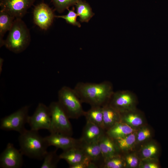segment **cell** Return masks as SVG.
<instances>
[{"label": "cell", "instance_id": "d4e9b609", "mask_svg": "<svg viewBox=\"0 0 168 168\" xmlns=\"http://www.w3.org/2000/svg\"><path fill=\"white\" fill-rule=\"evenodd\" d=\"M119 154L104 161L101 168H121L125 165L124 160Z\"/></svg>", "mask_w": 168, "mask_h": 168}, {"label": "cell", "instance_id": "4316f807", "mask_svg": "<svg viewBox=\"0 0 168 168\" xmlns=\"http://www.w3.org/2000/svg\"><path fill=\"white\" fill-rule=\"evenodd\" d=\"M68 13L66 15L55 16V17L61 18L65 20L68 24L77 26L78 27L81 26L80 23L77 20L78 16L77 13L75 11V8L73 7L71 10L68 9Z\"/></svg>", "mask_w": 168, "mask_h": 168}, {"label": "cell", "instance_id": "f546056e", "mask_svg": "<svg viewBox=\"0 0 168 168\" xmlns=\"http://www.w3.org/2000/svg\"><path fill=\"white\" fill-rule=\"evenodd\" d=\"M126 164L132 168H135L138 165V158L133 155H128L125 158Z\"/></svg>", "mask_w": 168, "mask_h": 168}, {"label": "cell", "instance_id": "83f0119b", "mask_svg": "<svg viewBox=\"0 0 168 168\" xmlns=\"http://www.w3.org/2000/svg\"><path fill=\"white\" fill-rule=\"evenodd\" d=\"M157 151V148L155 145L150 144L143 148L142 152V155L146 158H150L156 154Z\"/></svg>", "mask_w": 168, "mask_h": 168}, {"label": "cell", "instance_id": "ffe728a7", "mask_svg": "<svg viewBox=\"0 0 168 168\" xmlns=\"http://www.w3.org/2000/svg\"><path fill=\"white\" fill-rule=\"evenodd\" d=\"M84 116L86 121L94 124L105 130L103 123L102 107L91 106L89 110L85 111Z\"/></svg>", "mask_w": 168, "mask_h": 168}, {"label": "cell", "instance_id": "7a4b0ae2", "mask_svg": "<svg viewBox=\"0 0 168 168\" xmlns=\"http://www.w3.org/2000/svg\"><path fill=\"white\" fill-rule=\"evenodd\" d=\"M38 131L26 129L20 133L18 138L20 150L23 155L30 158L42 160L49 146L45 138L40 136Z\"/></svg>", "mask_w": 168, "mask_h": 168}, {"label": "cell", "instance_id": "9c48e42d", "mask_svg": "<svg viewBox=\"0 0 168 168\" xmlns=\"http://www.w3.org/2000/svg\"><path fill=\"white\" fill-rule=\"evenodd\" d=\"M23 154L16 148L13 144L8 143L0 156V167L19 168L23 164Z\"/></svg>", "mask_w": 168, "mask_h": 168}, {"label": "cell", "instance_id": "277c9868", "mask_svg": "<svg viewBox=\"0 0 168 168\" xmlns=\"http://www.w3.org/2000/svg\"><path fill=\"white\" fill-rule=\"evenodd\" d=\"M58 102L69 119H77L84 115L82 102L74 89L62 87L58 91Z\"/></svg>", "mask_w": 168, "mask_h": 168}, {"label": "cell", "instance_id": "7402d4cb", "mask_svg": "<svg viewBox=\"0 0 168 168\" xmlns=\"http://www.w3.org/2000/svg\"><path fill=\"white\" fill-rule=\"evenodd\" d=\"M121 121L130 125L133 128L141 126L143 121L142 117L136 111V109L120 113Z\"/></svg>", "mask_w": 168, "mask_h": 168}, {"label": "cell", "instance_id": "603a6c76", "mask_svg": "<svg viewBox=\"0 0 168 168\" xmlns=\"http://www.w3.org/2000/svg\"><path fill=\"white\" fill-rule=\"evenodd\" d=\"M119 152H125L131 148L135 142L136 137L133 133L125 136L114 139Z\"/></svg>", "mask_w": 168, "mask_h": 168}, {"label": "cell", "instance_id": "7c38bea8", "mask_svg": "<svg viewBox=\"0 0 168 168\" xmlns=\"http://www.w3.org/2000/svg\"><path fill=\"white\" fill-rule=\"evenodd\" d=\"M49 146H54L57 149L60 148L63 151L77 147L80 142V139H76L71 136L58 133H50L44 137Z\"/></svg>", "mask_w": 168, "mask_h": 168}, {"label": "cell", "instance_id": "484cf974", "mask_svg": "<svg viewBox=\"0 0 168 168\" xmlns=\"http://www.w3.org/2000/svg\"><path fill=\"white\" fill-rule=\"evenodd\" d=\"M81 0H52L55 9L62 13L71 6L75 5Z\"/></svg>", "mask_w": 168, "mask_h": 168}, {"label": "cell", "instance_id": "4dcf8cb0", "mask_svg": "<svg viewBox=\"0 0 168 168\" xmlns=\"http://www.w3.org/2000/svg\"><path fill=\"white\" fill-rule=\"evenodd\" d=\"M159 167L158 165L154 163H149L144 165L142 168H158Z\"/></svg>", "mask_w": 168, "mask_h": 168}, {"label": "cell", "instance_id": "8992f818", "mask_svg": "<svg viewBox=\"0 0 168 168\" xmlns=\"http://www.w3.org/2000/svg\"><path fill=\"white\" fill-rule=\"evenodd\" d=\"M29 106L26 105L1 119L0 128L6 131H15L20 133L26 129L28 123Z\"/></svg>", "mask_w": 168, "mask_h": 168}, {"label": "cell", "instance_id": "44dd1931", "mask_svg": "<svg viewBox=\"0 0 168 168\" xmlns=\"http://www.w3.org/2000/svg\"><path fill=\"white\" fill-rule=\"evenodd\" d=\"M77 13L81 22H89L94 13L89 4L85 1L81 0L75 5Z\"/></svg>", "mask_w": 168, "mask_h": 168}, {"label": "cell", "instance_id": "3957f363", "mask_svg": "<svg viewBox=\"0 0 168 168\" xmlns=\"http://www.w3.org/2000/svg\"><path fill=\"white\" fill-rule=\"evenodd\" d=\"M7 37L4 40V45L10 51L15 53L24 51L29 46L30 36L28 29L21 18H16Z\"/></svg>", "mask_w": 168, "mask_h": 168}, {"label": "cell", "instance_id": "8fae6325", "mask_svg": "<svg viewBox=\"0 0 168 168\" xmlns=\"http://www.w3.org/2000/svg\"><path fill=\"white\" fill-rule=\"evenodd\" d=\"M55 16L51 8L44 3L36 5L33 11L34 23L43 30H46L51 26Z\"/></svg>", "mask_w": 168, "mask_h": 168}, {"label": "cell", "instance_id": "ba28073f", "mask_svg": "<svg viewBox=\"0 0 168 168\" xmlns=\"http://www.w3.org/2000/svg\"><path fill=\"white\" fill-rule=\"evenodd\" d=\"M51 117L49 106L40 103L38 105L34 113L29 116L28 123L31 129L38 131L42 129L49 130Z\"/></svg>", "mask_w": 168, "mask_h": 168}, {"label": "cell", "instance_id": "d6986e66", "mask_svg": "<svg viewBox=\"0 0 168 168\" xmlns=\"http://www.w3.org/2000/svg\"><path fill=\"white\" fill-rule=\"evenodd\" d=\"M16 18L5 11H0V47L4 45V40L3 37L8 31H9Z\"/></svg>", "mask_w": 168, "mask_h": 168}, {"label": "cell", "instance_id": "4fadbf2b", "mask_svg": "<svg viewBox=\"0 0 168 168\" xmlns=\"http://www.w3.org/2000/svg\"><path fill=\"white\" fill-rule=\"evenodd\" d=\"M87 157L97 168H101L104 162L99 141L86 142L82 141L78 146Z\"/></svg>", "mask_w": 168, "mask_h": 168}, {"label": "cell", "instance_id": "52a82bcc", "mask_svg": "<svg viewBox=\"0 0 168 168\" xmlns=\"http://www.w3.org/2000/svg\"><path fill=\"white\" fill-rule=\"evenodd\" d=\"M120 113L136 109L137 97L128 90L114 91L108 103Z\"/></svg>", "mask_w": 168, "mask_h": 168}, {"label": "cell", "instance_id": "6da1fadb", "mask_svg": "<svg viewBox=\"0 0 168 168\" xmlns=\"http://www.w3.org/2000/svg\"><path fill=\"white\" fill-rule=\"evenodd\" d=\"M82 103L103 107L108 104L114 91L110 82H78L73 88Z\"/></svg>", "mask_w": 168, "mask_h": 168}, {"label": "cell", "instance_id": "9a60e30c", "mask_svg": "<svg viewBox=\"0 0 168 168\" xmlns=\"http://www.w3.org/2000/svg\"><path fill=\"white\" fill-rule=\"evenodd\" d=\"M59 157L60 159L64 160L67 162L69 164V168L89 159L78 147L63 150L59 155Z\"/></svg>", "mask_w": 168, "mask_h": 168}, {"label": "cell", "instance_id": "5b68a950", "mask_svg": "<svg viewBox=\"0 0 168 168\" xmlns=\"http://www.w3.org/2000/svg\"><path fill=\"white\" fill-rule=\"evenodd\" d=\"M51 122L49 131L71 136L73 133L69 119L58 101L52 102L49 106Z\"/></svg>", "mask_w": 168, "mask_h": 168}, {"label": "cell", "instance_id": "5bb4252c", "mask_svg": "<svg viewBox=\"0 0 168 168\" xmlns=\"http://www.w3.org/2000/svg\"><path fill=\"white\" fill-rule=\"evenodd\" d=\"M105 132V130L100 126L86 121L80 139L82 141L86 142L98 141Z\"/></svg>", "mask_w": 168, "mask_h": 168}, {"label": "cell", "instance_id": "2e32d148", "mask_svg": "<svg viewBox=\"0 0 168 168\" xmlns=\"http://www.w3.org/2000/svg\"><path fill=\"white\" fill-rule=\"evenodd\" d=\"M99 146L104 161L119 155V151L113 139L105 133L99 140Z\"/></svg>", "mask_w": 168, "mask_h": 168}, {"label": "cell", "instance_id": "f1b7e54d", "mask_svg": "<svg viewBox=\"0 0 168 168\" xmlns=\"http://www.w3.org/2000/svg\"><path fill=\"white\" fill-rule=\"evenodd\" d=\"M151 135L150 129L147 128H144L138 132L136 138L138 142H142L148 138Z\"/></svg>", "mask_w": 168, "mask_h": 168}, {"label": "cell", "instance_id": "30bf717a", "mask_svg": "<svg viewBox=\"0 0 168 168\" xmlns=\"http://www.w3.org/2000/svg\"><path fill=\"white\" fill-rule=\"evenodd\" d=\"M35 0H0L1 9L7 12L15 18H21Z\"/></svg>", "mask_w": 168, "mask_h": 168}, {"label": "cell", "instance_id": "ac0fdd59", "mask_svg": "<svg viewBox=\"0 0 168 168\" xmlns=\"http://www.w3.org/2000/svg\"><path fill=\"white\" fill-rule=\"evenodd\" d=\"M133 128L127 123L120 121L106 131V133L113 139L122 137L133 132Z\"/></svg>", "mask_w": 168, "mask_h": 168}, {"label": "cell", "instance_id": "cb8c5ba5", "mask_svg": "<svg viewBox=\"0 0 168 168\" xmlns=\"http://www.w3.org/2000/svg\"><path fill=\"white\" fill-rule=\"evenodd\" d=\"M57 149L53 151L47 152L44 157V161L40 168H55L60 159L57 154Z\"/></svg>", "mask_w": 168, "mask_h": 168}, {"label": "cell", "instance_id": "e0dca14e", "mask_svg": "<svg viewBox=\"0 0 168 168\" xmlns=\"http://www.w3.org/2000/svg\"><path fill=\"white\" fill-rule=\"evenodd\" d=\"M102 107L103 123L106 131L116 123L121 120L120 114L108 104Z\"/></svg>", "mask_w": 168, "mask_h": 168}, {"label": "cell", "instance_id": "1f68e13d", "mask_svg": "<svg viewBox=\"0 0 168 168\" xmlns=\"http://www.w3.org/2000/svg\"><path fill=\"white\" fill-rule=\"evenodd\" d=\"M3 59L2 58H0V74L2 72V65L3 64Z\"/></svg>", "mask_w": 168, "mask_h": 168}]
</instances>
